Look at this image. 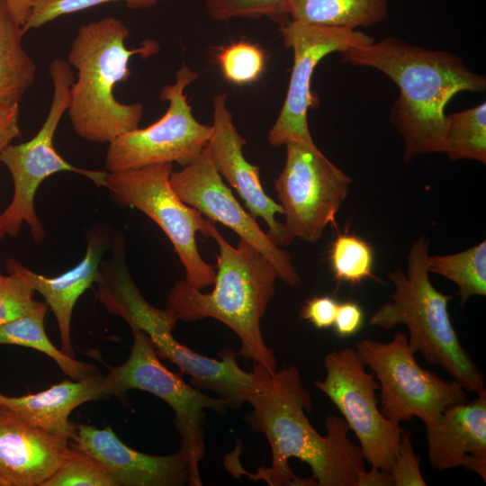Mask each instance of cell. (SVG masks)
Returning a JSON list of instances; mask_svg holds the SVG:
<instances>
[{
	"label": "cell",
	"mask_w": 486,
	"mask_h": 486,
	"mask_svg": "<svg viewBox=\"0 0 486 486\" xmlns=\"http://www.w3.org/2000/svg\"><path fill=\"white\" fill-rule=\"evenodd\" d=\"M245 416L252 430L262 433L269 443L272 462L256 473L243 471L253 481L270 486H357L366 470L359 446L352 442L343 418L328 416L326 435L310 423L311 410L307 391L296 366L272 374L262 368L260 382Z\"/></svg>",
	"instance_id": "cell-1"
},
{
	"label": "cell",
	"mask_w": 486,
	"mask_h": 486,
	"mask_svg": "<svg viewBox=\"0 0 486 486\" xmlns=\"http://www.w3.org/2000/svg\"><path fill=\"white\" fill-rule=\"evenodd\" d=\"M343 62L380 70L400 89L390 120L403 140V159L446 151L445 108L460 92H483L484 76L454 53L389 37L342 53Z\"/></svg>",
	"instance_id": "cell-2"
},
{
	"label": "cell",
	"mask_w": 486,
	"mask_h": 486,
	"mask_svg": "<svg viewBox=\"0 0 486 486\" xmlns=\"http://www.w3.org/2000/svg\"><path fill=\"white\" fill-rule=\"evenodd\" d=\"M210 237L219 246L214 288L202 292L184 280L175 284L166 298V308L177 320L195 321L215 319L239 338L238 356L260 364L274 374L277 361L266 346L261 320L274 295L278 278L274 266L244 240L230 244L214 222L207 219Z\"/></svg>",
	"instance_id": "cell-3"
},
{
	"label": "cell",
	"mask_w": 486,
	"mask_h": 486,
	"mask_svg": "<svg viewBox=\"0 0 486 486\" xmlns=\"http://www.w3.org/2000/svg\"><path fill=\"white\" fill-rule=\"evenodd\" d=\"M129 36L122 21L106 17L82 25L71 44L68 62L77 74L67 112L76 133L87 141L110 143L139 128L142 119L143 105L120 103L113 89L130 77L131 57H149L159 46L148 40L129 50L125 44Z\"/></svg>",
	"instance_id": "cell-4"
},
{
	"label": "cell",
	"mask_w": 486,
	"mask_h": 486,
	"mask_svg": "<svg viewBox=\"0 0 486 486\" xmlns=\"http://www.w3.org/2000/svg\"><path fill=\"white\" fill-rule=\"evenodd\" d=\"M428 247L420 236L410 248L406 274L400 269L388 273L395 288L391 301L381 305L368 323L383 329L406 326L410 346L428 364L442 367L465 390L481 393L485 391L483 374L462 346L450 320L452 296L436 290L429 280Z\"/></svg>",
	"instance_id": "cell-5"
},
{
	"label": "cell",
	"mask_w": 486,
	"mask_h": 486,
	"mask_svg": "<svg viewBox=\"0 0 486 486\" xmlns=\"http://www.w3.org/2000/svg\"><path fill=\"white\" fill-rule=\"evenodd\" d=\"M132 333L133 344L128 359L119 366H108V374L101 385L103 398H122L130 390H140L167 403L175 412L180 449L187 461L188 485L202 486L200 463L205 455V410L224 414L230 406L221 398L208 396L163 365L145 332Z\"/></svg>",
	"instance_id": "cell-6"
},
{
	"label": "cell",
	"mask_w": 486,
	"mask_h": 486,
	"mask_svg": "<svg viewBox=\"0 0 486 486\" xmlns=\"http://www.w3.org/2000/svg\"><path fill=\"white\" fill-rule=\"evenodd\" d=\"M53 96L48 115L37 134L29 141L8 145L0 150V162L9 170L14 181L11 203L0 215L5 232L16 236L23 222L30 227L36 243L45 237V230L34 209V197L44 179L58 172H73L104 186L107 172L76 167L66 161L56 150L53 139L62 116L69 105L70 88L75 80L72 67L56 58L50 65Z\"/></svg>",
	"instance_id": "cell-7"
},
{
	"label": "cell",
	"mask_w": 486,
	"mask_h": 486,
	"mask_svg": "<svg viewBox=\"0 0 486 486\" xmlns=\"http://www.w3.org/2000/svg\"><path fill=\"white\" fill-rule=\"evenodd\" d=\"M173 163H160L107 172L104 186L118 203L149 217L167 236L185 270L189 285L202 290L213 285L216 271L199 253L196 233L210 237L207 220L184 203L170 184Z\"/></svg>",
	"instance_id": "cell-8"
},
{
	"label": "cell",
	"mask_w": 486,
	"mask_h": 486,
	"mask_svg": "<svg viewBox=\"0 0 486 486\" xmlns=\"http://www.w3.org/2000/svg\"><path fill=\"white\" fill-rule=\"evenodd\" d=\"M356 350L377 378L382 414L393 422L417 417L431 423L448 407L468 401L466 390L457 381H446L417 363L405 332H397L387 343L362 339Z\"/></svg>",
	"instance_id": "cell-9"
},
{
	"label": "cell",
	"mask_w": 486,
	"mask_h": 486,
	"mask_svg": "<svg viewBox=\"0 0 486 486\" xmlns=\"http://www.w3.org/2000/svg\"><path fill=\"white\" fill-rule=\"evenodd\" d=\"M198 73L183 65L174 84L166 85L160 99L168 103L165 114L146 128H137L109 143L105 155L108 172L176 162L184 166L208 146L212 127L194 116L184 89Z\"/></svg>",
	"instance_id": "cell-10"
},
{
	"label": "cell",
	"mask_w": 486,
	"mask_h": 486,
	"mask_svg": "<svg viewBox=\"0 0 486 486\" xmlns=\"http://www.w3.org/2000/svg\"><path fill=\"white\" fill-rule=\"evenodd\" d=\"M285 147L284 166L274 180L284 224L294 238L315 243L335 224L353 181L317 146L289 142Z\"/></svg>",
	"instance_id": "cell-11"
},
{
	"label": "cell",
	"mask_w": 486,
	"mask_h": 486,
	"mask_svg": "<svg viewBox=\"0 0 486 486\" xmlns=\"http://www.w3.org/2000/svg\"><path fill=\"white\" fill-rule=\"evenodd\" d=\"M326 377L314 386L328 396L359 441L371 467L390 472L403 429L381 412L375 392L378 382L368 374L356 349L332 351L324 358Z\"/></svg>",
	"instance_id": "cell-12"
},
{
	"label": "cell",
	"mask_w": 486,
	"mask_h": 486,
	"mask_svg": "<svg viewBox=\"0 0 486 486\" xmlns=\"http://www.w3.org/2000/svg\"><path fill=\"white\" fill-rule=\"evenodd\" d=\"M284 44L293 52V65L285 99L269 130L268 141L274 147L289 142L317 146L308 125V110L314 97L311 77L319 62L332 52L341 54L374 41L362 32L346 27L308 24L289 18L279 22Z\"/></svg>",
	"instance_id": "cell-13"
},
{
	"label": "cell",
	"mask_w": 486,
	"mask_h": 486,
	"mask_svg": "<svg viewBox=\"0 0 486 486\" xmlns=\"http://www.w3.org/2000/svg\"><path fill=\"white\" fill-rule=\"evenodd\" d=\"M170 184L177 196L212 222L232 230L275 268L278 278L296 288L302 279L292 256L262 230L256 218L235 198L213 166L207 147L190 164L172 172Z\"/></svg>",
	"instance_id": "cell-14"
},
{
	"label": "cell",
	"mask_w": 486,
	"mask_h": 486,
	"mask_svg": "<svg viewBox=\"0 0 486 486\" xmlns=\"http://www.w3.org/2000/svg\"><path fill=\"white\" fill-rule=\"evenodd\" d=\"M226 94L212 97V132L207 148L218 173L237 191L245 206L255 218L260 217L268 226L267 235L278 247L289 246L294 238L275 214H284L283 207L269 197L262 187L259 167L244 157L247 140L239 134L226 104Z\"/></svg>",
	"instance_id": "cell-15"
},
{
	"label": "cell",
	"mask_w": 486,
	"mask_h": 486,
	"mask_svg": "<svg viewBox=\"0 0 486 486\" xmlns=\"http://www.w3.org/2000/svg\"><path fill=\"white\" fill-rule=\"evenodd\" d=\"M69 446L98 461L116 486H183L188 484L187 461L179 449L166 455L138 452L123 444L113 430L78 424Z\"/></svg>",
	"instance_id": "cell-16"
},
{
	"label": "cell",
	"mask_w": 486,
	"mask_h": 486,
	"mask_svg": "<svg viewBox=\"0 0 486 486\" xmlns=\"http://www.w3.org/2000/svg\"><path fill=\"white\" fill-rule=\"evenodd\" d=\"M425 427L432 468L464 467L486 482V390L472 401L448 407Z\"/></svg>",
	"instance_id": "cell-17"
},
{
	"label": "cell",
	"mask_w": 486,
	"mask_h": 486,
	"mask_svg": "<svg viewBox=\"0 0 486 486\" xmlns=\"http://www.w3.org/2000/svg\"><path fill=\"white\" fill-rule=\"evenodd\" d=\"M68 440L0 406V486H41L60 465Z\"/></svg>",
	"instance_id": "cell-18"
},
{
	"label": "cell",
	"mask_w": 486,
	"mask_h": 486,
	"mask_svg": "<svg viewBox=\"0 0 486 486\" xmlns=\"http://www.w3.org/2000/svg\"><path fill=\"white\" fill-rule=\"evenodd\" d=\"M125 238L116 235L112 254L100 264L96 296L112 314L122 318L132 332H145L151 342L172 334L178 320L167 309L150 305L135 285L126 266Z\"/></svg>",
	"instance_id": "cell-19"
},
{
	"label": "cell",
	"mask_w": 486,
	"mask_h": 486,
	"mask_svg": "<svg viewBox=\"0 0 486 486\" xmlns=\"http://www.w3.org/2000/svg\"><path fill=\"white\" fill-rule=\"evenodd\" d=\"M109 237L104 230L92 232L83 259L73 268L55 277H46L10 258L7 270L23 275L35 292H40L54 313L60 334L61 350L72 356L70 324L74 306L78 298L96 282L102 257L108 247Z\"/></svg>",
	"instance_id": "cell-20"
},
{
	"label": "cell",
	"mask_w": 486,
	"mask_h": 486,
	"mask_svg": "<svg viewBox=\"0 0 486 486\" xmlns=\"http://www.w3.org/2000/svg\"><path fill=\"white\" fill-rule=\"evenodd\" d=\"M104 377L94 374L81 380H65L44 391L22 396L0 392V406L26 422L69 441L76 432V424L69 421L71 412L85 402L103 398Z\"/></svg>",
	"instance_id": "cell-21"
},
{
	"label": "cell",
	"mask_w": 486,
	"mask_h": 486,
	"mask_svg": "<svg viewBox=\"0 0 486 486\" xmlns=\"http://www.w3.org/2000/svg\"><path fill=\"white\" fill-rule=\"evenodd\" d=\"M287 18L308 24L370 27L388 14L387 0H286Z\"/></svg>",
	"instance_id": "cell-22"
},
{
	"label": "cell",
	"mask_w": 486,
	"mask_h": 486,
	"mask_svg": "<svg viewBox=\"0 0 486 486\" xmlns=\"http://www.w3.org/2000/svg\"><path fill=\"white\" fill-rule=\"evenodd\" d=\"M21 28L0 0V100L20 102L35 79L36 66L22 48Z\"/></svg>",
	"instance_id": "cell-23"
},
{
	"label": "cell",
	"mask_w": 486,
	"mask_h": 486,
	"mask_svg": "<svg viewBox=\"0 0 486 486\" xmlns=\"http://www.w3.org/2000/svg\"><path fill=\"white\" fill-rule=\"evenodd\" d=\"M48 308L45 302H39L28 314L0 326V345H15L38 350L52 358L72 380H81L96 374L94 366L74 359L50 342L44 328Z\"/></svg>",
	"instance_id": "cell-24"
},
{
	"label": "cell",
	"mask_w": 486,
	"mask_h": 486,
	"mask_svg": "<svg viewBox=\"0 0 486 486\" xmlns=\"http://www.w3.org/2000/svg\"><path fill=\"white\" fill-rule=\"evenodd\" d=\"M428 270L455 284L461 303L472 296H485L486 241L455 254L428 256Z\"/></svg>",
	"instance_id": "cell-25"
},
{
	"label": "cell",
	"mask_w": 486,
	"mask_h": 486,
	"mask_svg": "<svg viewBox=\"0 0 486 486\" xmlns=\"http://www.w3.org/2000/svg\"><path fill=\"white\" fill-rule=\"evenodd\" d=\"M445 153L453 161L465 158L486 164L485 102L446 115Z\"/></svg>",
	"instance_id": "cell-26"
},
{
	"label": "cell",
	"mask_w": 486,
	"mask_h": 486,
	"mask_svg": "<svg viewBox=\"0 0 486 486\" xmlns=\"http://www.w3.org/2000/svg\"><path fill=\"white\" fill-rule=\"evenodd\" d=\"M330 267L338 283L359 284L374 278V251L363 238L338 234L329 250Z\"/></svg>",
	"instance_id": "cell-27"
},
{
	"label": "cell",
	"mask_w": 486,
	"mask_h": 486,
	"mask_svg": "<svg viewBox=\"0 0 486 486\" xmlns=\"http://www.w3.org/2000/svg\"><path fill=\"white\" fill-rule=\"evenodd\" d=\"M215 56L223 76L237 86L256 82L265 70L264 50L245 40L220 48Z\"/></svg>",
	"instance_id": "cell-28"
},
{
	"label": "cell",
	"mask_w": 486,
	"mask_h": 486,
	"mask_svg": "<svg viewBox=\"0 0 486 486\" xmlns=\"http://www.w3.org/2000/svg\"><path fill=\"white\" fill-rule=\"evenodd\" d=\"M41 486H116V484L98 461L68 445L60 465Z\"/></svg>",
	"instance_id": "cell-29"
},
{
	"label": "cell",
	"mask_w": 486,
	"mask_h": 486,
	"mask_svg": "<svg viewBox=\"0 0 486 486\" xmlns=\"http://www.w3.org/2000/svg\"><path fill=\"white\" fill-rule=\"evenodd\" d=\"M118 1H123L130 9L140 10L165 0H36L28 20L21 28L22 33L24 35L60 16Z\"/></svg>",
	"instance_id": "cell-30"
},
{
	"label": "cell",
	"mask_w": 486,
	"mask_h": 486,
	"mask_svg": "<svg viewBox=\"0 0 486 486\" xmlns=\"http://www.w3.org/2000/svg\"><path fill=\"white\" fill-rule=\"evenodd\" d=\"M286 0H206L209 17L216 22L233 18H258L262 16L281 22Z\"/></svg>",
	"instance_id": "cell-31"
},
{
	"label": "cell",
	"mask_w": 486,
	"mask_h": 486,
	"mask_svg": "<svg viewBox=\"0 0 486 486\" xmlns=\"http://www.w3.org/2000/svg\"><path fill=\"white\" fill-rule=\"evenodd\" d=\"M0 283V326L28 314L39 303L28 280L14 270H7Z\"/></svg>",
	"instance_id": "cell-32"
},
{
	"label": "cell",
	"mask_w": 486,
	"mask_h": 486,
	"mask_svg": "<svg viewBox=\"0 0 486 486\" xmlns=\"http://www.w3.org/2000/svg\"><path fill=\"white\" fill-rule=\"evenodd\" d=\"M391 486H425L419 469V457L414 452L410 434L402 431L398 452L389 472Z\"/></svg>",
	"instance_id": "cell-33"
},
{
	"label": "cell",
	"mask_w": 486,
	"mask_h": 486,
	"mask_svg": "<svg viewBox=\"0 0 486 486\" xmlns=\"http://www.w3.org/2000/svg\"><path fill=\"white\" fill-rule=\"evenodd\" d=\"M338 302L329 295L313 296L307 300L300 310V318L317 328H328L334 324Z\"/></svg>",
	"instance_id": "cell-34"
},
{
	"label": "cell",
	"mask_w": 486,
	"mask_h": 486,
	"mask_svg": "<svg viewBox=\"0 0 486 486\" xmlns=\"http://www.w3.org/2000/svg\"><path fill=\"white\" fill-rule=\"evenodd\" d=\"M364 323L362 308L355 302L338 303L334 328L340 338H348L359 331Z\"/></svg>",
	"instance_id": "cell-35"
},
{
	"label": "cell",
	"mask_w": 486,
	"mask_h": 486,
	"mask_svg": "<svg viewBox=\"0 0 486 486\" xmlns=\"http://www.w3.org/2000/svg\"><path fill=\"white\" fill-rule=\"evenodd\" d=\"M20 135L19 102L0 100V150Z\"/></svg>",
	"instance_id": "cell-36"
},
{
	"label": "cell",
	"mask_w": 486,
	"mask_h": 486,
	"mask_svg": "<svg viewBox=\"0 0 486 486\" xmlns=\"http://www.w3.org/2000/svg\"><path fill=\"white\" fill-rule=\"evenodd\" d=\"M36 0H5L10 14L22 27L28 20Z\"/></svg>",
	"instance_id": "cell-37"
},
{
	"label": "cell",
	"mask_w": 486,
	"mask_h": 486,
	"mask_svg": "<svg viewBox=\"0 0 486 486\" xmlns=\"http://www.w3.org/2000/svg\"><path fill=\"white\" fill-rule=\"evenodd\" d=\"M357 486H391L389 472L371 467L360 474Z\"/></svg>",
	"instance_id": "cell-38"
},
{
	"label": "cell",
	"mask_w": 486,
	"mask_h": 486,
	"mask_svg": "<svg viewBox=\"0 0 486 486\" xmlns=\"http://www.w3.org/2000/svg\"><path fill=\"white\" fill-rule=\"evenodd\" d=\"M5 235H6V234H5L4 229H3V227H2V224H1V222H0V240H1Z\"/></svg>",
	"instance_id": "cell-39"
},
{
	"label": "cell",
	"mask_w": 486,
	"mask_h": 486,
	"mask_svg": "<svg viewBox=\"0 0 486 486\" xmlns=\"http://www.w3.org/2000/svg\"><path fill=\"white\" fill-rule=\"evenodd\" d=\"M3 277L4 276L2 274H0V283H1L2 279H3Z\"/></svg>",
	"instance_id": "cell-40"
}]
</instances>
